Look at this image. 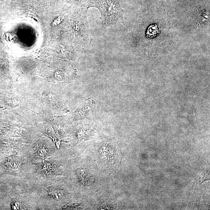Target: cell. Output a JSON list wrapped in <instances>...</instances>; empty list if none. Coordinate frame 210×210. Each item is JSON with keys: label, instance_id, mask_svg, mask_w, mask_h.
<instances>
[{"label": "cell", "instance_id": "obj_1", "mask_svg": "<svg viewBox=\"0 0 210 210\" xmlns=\"http://www.w3.org/2000/svg\"><path fill=\"white\" fill-rule=\"evenodd\" d=\"M90 158L101 170H113L119 167L122 156L116 140L100 135L90 145Z\"/></svg>", "mask_w": 210, "mask_h": 210}, {"label": "cell", "instance_id": "obj_2", "mask_svg": "<svg viewBox=\"0 0 210 210\" xmlns=\"http://www.w3.org/2000/svg\"><path fill=\"white\" fill-rule=\"evenodd\" d=\"M90 157H83L75 170L77 186L83 194L87 195L99 190L101 187L102 172Z\"/></svg>", "mask_w": 210, "mask_h": 210}, {"label": "cell", "instance_id": "obj_3", "mask_svg": "<svg viewBox=\"0 0 210 210\" xmlns=\"http://www.w3.org/2000/svg\"><path fill=\"white\" fill-rule=\"evenodd\" d=\"M75 129V138L83 149L92 144L98 137L101 129V125L95 119H83Z\"/></svg>", "mask_w": 210, "mask_h": 210}, {"label": "cell", "instance_id": "obj_4", "mask_svg": "<svg viewBox=\"0 0 210 210\" xmlns=\"http://www.w3.org/2000/svg\"><path fill=\"white\" fill-rule=\"evenodd\" d=\"M98 7L101 14L103 25L112 27L119 23H123V13L118 4L113 0H102Z\"/></svg>", "mask_w": 210, "mask_h": 210}, {"label": "cell", "instance_id": "obj_5", "mask_svg": "<svg viewBox=\"0 0 210 210\" xmlns=\"http://www.w3.org/2000/svg\"><path fill=\"white\" fill-rule=\"evenodd\" d=\"M97 102L93 98H89L81 103L74 113V118L77 120L94 119Z\"/></svg>", "mask_w": 210, "mask_h": 210}, {"label": "cell", "instance_id": "obj_6", "mask_svg": "<svg viewBox=\"0 0 210 210\" xmlns=\"http://www.w3.org/2000/svg\"><path fill=\"white\" fill-rule=\"evenodd\" d=\"M159 32L158 28L157 25H154L150 26L149 27L147 32V35L150 37L156 36Z\"/></svg>", "mask_w": 210, "mask_h": 210}, {"label": "cell", "instance_id": "obj_7", "mask_svg": "<svg viewBox=\"0 0 210 210\" xmlns=\"http://www.w3.org/2000/svg\"><path fill=\"white\" fill-rule=\"evenodd\" d=\"M49 149L46 148L44 147H38L36 151L35 150V152H37L38 156L40 157H45L46 156V155L49 154Z\"/></svg>", "mask_w": 210, "mask_h": 210}, {"label": "cell", "instance_id": "obj_8", "mask_svg": "<svg viewBox=\"0 0 210 210\" xmlns=\"http://www.w3.org/2000/svg\"><path fill=\"white\" fill-rule=\"evenodd\" d=\"M76 1H78V0H76Z\"/></svg>", "mask_w": 210, "mask_h": 210}]
</instances>
